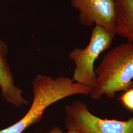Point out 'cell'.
<instances>
[{"instance_id":"1","label":"cell","mask_w":133,"mask_h":133,"mask_svg":"<svg viewBox=\"0 0 133 133\" xmlns=\"http://www.w3.org/2000/svg\"><path fill=\"white\" fill-rule=\"evenodd\" d=\"M33 100L24 116L0 133H22L43 118L45 110L55 103L76 95H90L92 88L73 81L69 77L51 76L38 74L32 82Z\"/></svg>"},{"instance_id":"2","label":"cell","mask_w":133,"mask_h":133,"mask_svg":"<svg viewBox=\"0 0 133 133\" xmlns=\"http://www.w3.org/2000/svg\"><path fill=\"white\" fill-rule=\"evenodd\" d=\"M96 82L90 96L99 100L104 95L114 97L125 91L133 81V43L120 44L107 53L95 69Z\"/></svg>"},{"instance_id":"3","label":"cell","mask_w":133,"mask_h":133,"mask_svg":"<svg viewBox=\"0 0 133 133\" xmlns=\"http://www.w3.org/2000/svg\"><path fill=\"white\" fill-rule=\"evenodd\" d=\"M115 35L96 25L92 30L88 45L83 49L76 48L69 53V57L75 64L73 81L91 88L95 86V61L102 53L109 49Z\"/></svg>"},{"instance_id":"4","label":"cell","mask_w":133,"mask_h":133,"mask_svg":"<svg viewBox=\"0 0 133 133\" xmlns=\"http://www.w3.org/2000/svg\"><path fill=\"white\" fill-rule=\"evenodd\" d=\"M65 127L79 133H133V117L126 121L102 119L92 114L79 100L65 108Z\"/></svg>"},{"instance_id":"5","label":"cell","mask_w":133,"mask_h":133,"mask_svg":"<svg viewBox=\"0 0 133 133\" xmlns=\"http://www.w3.org/2000/svg\"><path fill=\"white\" fill-rule=\"evenodd\" d=\"M71 5L82 25H99L116 34L114 0H71Z\"/></svg>"},{"instance_id":"6","label":"cell","mask_w":133,"mask_h":133,"mask_svg":"<svg viewBox=\"0 0 133 133\" xmlns=\"http://www.w3.org/2000/svg\"><path fill=\"white\" fill-rule=\"evenodd\" d=\"M8 50L6 44L0 40V88L2 96L16 107L27 106L28 102L23 97V91L15 85L13 75L6 59Z\"/></svg>"},{"instance_id":"7","label":"cell","mask_w":133,"mask_h":133,"mask_svg":"<svg viewBox=\"0 0 133 133\" xmlns=\"http://www.w3.org/2000/svg\"><path fill=\"white\" fill-rule=\"evenodd\" d=\"M115 33L133 43V0H114Z\"/></svg>"},{"instance_id":"8","label":"cell","mask_w":133,"mask_h":133,"mask_svg":"<svg viewBox=\"0 0 133 133\" xmlns=\"http://www.w3.org/2000/svg\"><path fill=\"white\" fill-rule=\"evenodd\" d=\"M119 100L126 109L133 112V89L124 91L120 97Z\"/></svg>"},{"instance_id":"9","label":"cell","mask_w":133,"mask_h":133,"mask_svg":"<svg viewBox=\"0 0 133 133\" xmlns=\"http://www.w3.org/2000/svg\"><path fill=\"white\" fill-rule=\"evenodd\" d=\"M43 133H79L78 132L75 131H68L67 132H63L62 130L59 128L58 127H54L53 128L51 129L48 132Z\"/></svg>"},{"instance_id":"10","label":"cell","mask_w":133,"mask_h":133,"mask_svg":"<svg viewBox=\"0 0 133 133\" xmlns=\"http://www.w3.org/2000/svg\"><path fill=\"white\" fill-rule=\"evenodd\" d=\"M133 89V81L131 82V83H130V85L129 86L128 89Z\"/></svg>"}]
</instances>
